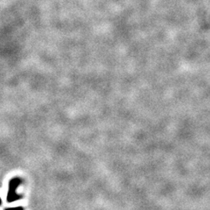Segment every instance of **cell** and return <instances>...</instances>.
<instances>
[{"mask_svg": "<svg viewBox=\"0 0 210 210\" xmlns=\"http://www.w3.org/2000/svg\"><path fill=\"white\" fill-rule=\"evenodd\" d=\"M1 204H2V200H1V198H0V206H1Z\"/></svg>", "mask_w": 210, "mask_h": 210, "instance_id": "cell-3", "label": "cell"}, {"mask_svg": "<svg viewBox=\"0 0 210 210\" xmlns=\"http://www.w3.org/2000/svg\"><path fill=\"white\" fill-rule=\"evenodd\" d=\"M5 210H24V208L22 207H8V208H6Z\"/></svg>", "mask_w": 210, "mask_h": 210, "instance_id": "cell-2", "label": "cell"}, {"mask_svg": "<svg viewBox=\"0 0 210 210\" xmlns=\"http://www.w3.org/2000/svg\"><path fill=\"white\" fill-rule=\"evenodd\" d=\"M21 180L19 178H13L10 180L9 189L6 196V200L8 202H13L18 200L20 198V195L17 193V188L21 184Z\"/></svg>", "mask_w": 210, "mask_h": 210, "instance_id": "cell-1", "label": "cell"}]
</instances>
